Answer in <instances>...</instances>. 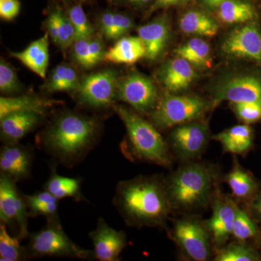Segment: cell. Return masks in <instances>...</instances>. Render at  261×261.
<instances>
[{
	"mask_svg": "<svg viewBox=\"0 0 261 261\" xmlns=\"http://www.w3.org/2000/svg\"><path fill=\"white\" fill-rule=\"evenodd\" d=\"M113 204L135 228H166L173 214L163 175L138 176L118 182Z\"/></svg>",
	"mask_w": 261,
	"mask_h": 261,
	"instance_id": "cell-1",
	"label": "cell"
},
{
	"mask_svg": "<svg viewBox=\"0 0 261 261\" xmlns=\"http://www.w3.org/2000/svg\"><path fill=\"white\" fill-rule=\"evenodd\" d=\"M223 173L219 165L194 161L181 163L165 177V185L172 213L200 215L211 207Z\"/></svg>",
	"mask_w": 261,
	"mask_h": 261,
	"instance_id": "cell-2",
	"label": "cell"
},
{
	"mask_svg": "<svg viewBox=\"0 0 261 261\" xmlns=\"http://www.w3.org/2000/svg\"><path fill=\"white\" fill-rule=\"evenodd\" d=\"M99 135V122L71 111L62 113L44 130L43 149L65 166H73L94 148Z\"/></svg>",
	"mask_w": 261,
	"mask_h": 261,
	"instance_id": "cell-3",
	"label": "cell"
},
{
	"mask_svg": "<svg viewBox=\"0 0 261 261\" xmlns=\"http://www.w3.org/2000/svg\"><path fill=\"white\" fill-rule=\"evenodd\" d=\"M113 108L126 127V139L121 145L125 157L165 168L172 167L174 158L158 128L128 108L122 106H113Z\"/></svg>",
	"mask_w": 261,
	"mask_h": 261,
	"instance_id": "cell-4",
	"label": "cell"
},
{
	"mask_svg": "<svg viewBox=\"0 0 261 261\" xmlns=\"http://www.w3.org/2000/svg\"><path fill=\"white\" fill-rule=\"evenodd\" d=\"M168 236L185 260L208 261L214 258L215 250L210 231L200 215H181L173 220Z\"/></svg>",
	"mask_w": 261,
	"mask_h": 261,
	"instance_id": "cell-5",
	"label": "cell"
},
{
	"mask_svg": "<svg viewBox=\"0 0 261 261\" xmlns=\"http://www.w3.org/2000/svg\"><path fill=\"white\" fill-rule=\"evenodd\" d=\"M211 101L196 95L165 94L149 113L151 123L159 129H168L197 120L213 109Z\"/></svg>",
	"mask_w": 261,
	"mask_h": 261,
	"instance_id": "cell-6",
	"label": "cell"
},
{
	"mask_svg": "<svg viewBox=\"0 0 261 261\" xmlns=\"http://www.w3.org/2000/svg\"><path fill=\"white\" fill-rule=\"evenodd\" d=\"M27 250L29 257H67L82 260L95 258L94 251L82 248L70 240L58 218L47 220L44 228L30 235Z\"/></svg>",
	"mask_w": 261,
	"mask_h": 261,
	"instance_id": "cell-7",
	"label": "cell"
},
{
	"mask_svg": "<svg viewBox=\"0 0 261 261\" xmlns=\"http://www.w3.org/2000/svg\"><path fill=\"white\" fill-rule=\"evenodd\" d=\"M211 137L207 122L200 119L173 127L166 141L173 158L184 163L198 161Z\"/></svg>",
	"mask_w": 261,
	"mask_h": 261,
	"instance_id": "cell-8",
	"label": "cell"
},
{
	"mask_svg": "<svg viewBox=\"0 0 261 261\" xmlns=\"http://www.w3.org/2000/svg\"><path fill=\"white\" fill-rule=\"evenodd\" d=\"M224 101L261 102V74L243 72L225 75L215 84L211 92L213 108Z\"/></svg>",
	"mask_w": 261,
	"mask_h": 261,
	"instance_id": "cell-9",
	"label": "cell"
},
{
	"mask_svg": "<svg viewBox=\"0 0 261 261\" xmlns=\"http://www.w3.org/2000/svg\"><path fill=\"white\" fill-rule=\"evenodd\" d=\"M116 99L126 103L138 112L149 113L157 106L160 97L152 80L135 72L118 82Z\"/></svg>",
	"mask_w": 261,
	"mask_h": 261,
	"instance_id": "cell-10",
	"label": "cell"
},
{
	"mask_svg": "<svg viewBox=\"0 0 261 261\" xmlns=\"http://www.w3.org/2000/svg\"><path fill=\"white\" fill-rule=\"evenodd\" d=\"M118 76L113 70H104L87 75L81 81L78 97L89 108L100 109L112 106L116 99Z\"/></svg>",
	"mask_w": 261,
	"mask_h": 261,
	"instance_id": "cell-11",
	"label": "cell"
},
{
	"mask_svg": "<svg viewBox=\"0 0 261 261\" xmlns=\"http://www.w3.org/2000/svg\"><path fill=\"white\" fill-rule=\"evenodd\" d=\"M239 203L220 188L216 192L211 208L212 214L205 223L211 235L215 252L229 242Z\"/></svg>",
	"mask_w": 261,
	"mask_h": 261,
	"instance_id": "cell-12",
	"label": "cell"
},
{
	"mask_svg": "<svg viewBox=\"0 0 261 261\" xmlns=\"http://www.w3.org/2000/svg\"><path fill=\"white\" fill-rule=\"evenodd\" d=\"M16 182L1 175L0 177V221L2 224L18 226V238L24 239L29 235V211L25 197L17 189Z\"/></svg>",
	"mask_w": 261,
	"mask_h": 261,
	"instance_id": "cell-13",
	"label": "cell"
},
{
	"mask_svg": "<svg viewBox=\"0 0 261 261\" xmlns=\"http://www.w3.org/2000/svg\"><path fill=\"white\" fill-rule=\"evenodd\" d=\"M221 50L231 58L247 60L261 64V30L254 21L244 23L228 34Z\"/></svg>",
	"mask_w": 261,
	"mask_h": 261,
	"instance_id": "cell-14",
	"label": "cell"
},
{
	"mask_svg": "<svg viewBox=\"0 0 261 261\" xmlns=\"http://www.w3.org/2000/svg\"><path fill=\"white\" fill-rule=\"evenodd\" d=\"M89 238L98 260H120V255L127 245L126 233L111 227L102 218L98 219L97 227L89 233Z\"/></svg>",
	"mask_w": 261,
	"mask_h": 261,
	"instance_id": "cell-15",
	"label": "cell"
},
{
	"mask_svg": "<svg viewBox=\"0 0 261 261\" xmlns=\"http://www.w3.org/2000/svg\"><path fill=\"white\" fill-rule=\"evenodd\" d=\"M32 155L30 149L18 143L5 144L0 152L1 175L15 182L25 179L31 174Z\"/></svg>",
	"mask_w": 261,
	"mask_h": 261,
	"instance_id": "cell-16",
	"label": "cell"
},
{
	"mask_svg": "<svg viewBox=\"0 0 261 261\" xmlns=\"http://www.w3.org/2000/svg\"><path fill=\"white\" fill-rule=\"evenodd\" d=\"M222 182L229 187L233 200L243 205L252 200L261 185L250 171L240 164L236 155L233 156L232 166L230 171L223 175Z\"/></svg>",
	"mask_w": 261,
	"mask_h": 261,
	"instance_id": "cell-17",
	"label": "cell"
},
{
	"mask_svg": "<svg viewBox=\"0 0 261 261\" xmlns=\"http://www.w3.org/2000/svg\"><path fill=\"white\" fill-rule=\"evenodd\" d=\"M137 32L145 44V58L149 61H156L166 49L171 35L167 15H160L149 23L139 27Z\"/></svg>",
	"mask_w": 261,
	"mask_h": 261,
	"instance_id": "cell-18",
	"label": "cell"
},
{
	"mask_svg": "<svg viewBox=\"0 0 261 261\" xmlns=\"http://www.w3.org/2000/svg\"><path fill=\"white\" fill-rule=\"evenodd\" d=\"M196 77L197 73L193 65L178 56L163 65L159 73L161 84L171 93L186 90L191 86Z\"/></svg>",
	"mask_w": 261,
	"mask_h": 261,
	"instance_id": "cell-19",
	"label": "cell"
},
{
	"mask_svg": "<svg viewBox=\"0 0 261 261\" xmlns=\"http://www.w3.org/2000/svg\"><path fill=\"white\" fill-rule=\"evenodd\" d=\"M211 140L221 144L224 153L243 156L253 148L255 135L250 125L243 123L212 136Z\"/></svg>",
	"mask_w": 261,
	"mask_h": 261,
	"instance_id": "cell-20",
	"label": "cell"
},
{
	"mask_svg": "<svg viewBox=\"0 0 261 261\" xmlns=\"http://www.w3.org/2000/svg\"><path fill=\"white\" fill-rule=\"evenodd\" d=\"M43 116L36 113H10L0 119L1 139L5 144L18 143L40 123Z\"/></svg>",
	"mask_w": 261,
	"mask_h": 261,
	"instance_id": "cell-21",
	"label": "cell"
},
{
	"mask_svg": "<svg viewBox=\"0 0 261 261\" xmlns=\"http://www.w3.org/2000/svg\"><path fill=\"white\" fill-rule=\"evenodd\" d=\"M49 37L48 33H46L23 50L12 53L11 56L41 78L45 79L49 60Z\"/></svg>",
	"mask_w": 261,
	"mask_h": 261,
	"instance_id": "cell-22",
	"label": "cell"
},
{
	"mask_svg": "<svg viewBox=\"0 0 261 261\" xmlns=\"http://www.w3.org/2000/svg\"><path fill=\"white\" fill-rule=\"evenodd\" d=\"M53 104H55L54 101L31 94L18 97H1L0 119L10 113L18 112L36 113L44 116Z\"/></svg>",
	"mask_w": 261,
	"mask_h": 261,
	"instance_id": "cell-23",
	"label": "cell"
},
{
	"mask_svg": "<svg viewBox=\"0 0 261 261\" xmlns=\"http://www.w3.org/2000/svg\"><path fill=\"white\" fill-rule=\"evenodd\" d=\"M145 44L140 37H122L106 51L104 60L113 63L133 64L145 58Z\"/></svg>",
	"mask_w": 261,
	"mask_h": 261,
	"instance_id": "cell-24",
	"label": "cell"
},
{
	"mask_svg": "<svg viewBox=\"0 0 261 261\" xmlns=\"http://www.w3.org/2000/svg\"><path fill=\"white\" fill-rule=\"evenodd\" d=\"M220 21L226 24L246 23L257 17L255 7L243 0H226L216 9Z\"/></svg>",
	"mask_w": 261,
	"mask_h": 261,
	"instance_id": "cell-25",
	"label": "cell"
},
{
	"mask_svg": "<svg viewBox=\"0 0 261 261\" xmlns=\"http://www.w3.org/2000/svg\"><path fill=\"white\" fill-rule=\"evenodd\" d=\"M179 27L185 34L207 37H215L219 31L216 20L198 10H190L182 15Z\"/></svg>",
	"mask_w": 261,
	"mask_h": 261,
	"instance_id": "cell-26",
	"label": "cell"
},
{
	"mask_svg": "<svg viewBox=\"0 0 261 261\" xmlns=\"http://www.w3.org/2000/svg\"><path fill=\"white\" fill-rule=\"evenodd\" d=\"M81 81L78 73L70 65L61 64L51 70L49 78L43 85L48 92H78Z\"/></svg>",
	"mask_w": 261,
	"mask_h": 261,
	"instance_id": "cell-27",
	"label": "cell"
},
{
	"mask_svg": "<svg viewBox=\"0 0 261 261\" xmlns=\"http://www.w3.org/2000/svg\"><path fill=\"white\" fill-rule=\"evenodd\" d=\"M260 238L261 231L258 225L248 211L239 204L233 222L231 239L236 241L253 243L260 250Z\"/></svg>",
	"mask_w": 261,
	"mask_h": 261,
	"instance_id": "cell-28",
	"label": "cell"
},
{
	"mask_svg": "<svg viewBox=\"0 0 261 261\" xmlns=\"http://www.w3.org/2000/svg\"><path fill=\"white\" fill-rule=\"evenodd\" d=\"M81 186L82 181L80 178L61 176L57 173L56 171L53 170L44 185V190L59 200L64 198H73L80 201L84 200Z\"/></svg>",
	"mask_w": 261,
	"mask_h": 261,
	"instance_id": "cell-29",
	"label": "cell"
},
{
	"mask_svg": "<svg viewBox=\"0 0 261 261\" xmlns=\"http://www.w3.org/2000/svg\"><path fill=\"white\" fill-rule=\"evenodd\" d=\"M214 261H261V250L253 243L233 240L215 252Z\"/></svg>",
	"mask_w": 261,
	"mask_h": 261,
	"instance_id": "cell-30",
	"label": "cell"
},
{
	"mask_svg": "<svg viewBox=\"0 0 261 261\" xmlns=\"http://www.w3.org/2000/svg\"><path fill=\"white\" fill-rule=\"evenodd\" d=\"M176 56L181 57L193 66L206 68L211 65L210 46L203 39L194 38L174 51Z\"/></svg>",
	"mask_w": 261,
	"mask_h": 261,
	"instance_id": "cell-31",
	"label": "cell"
},
{
	"mask_svg": "<svg viewBox=\"0 0 261 261\" xmlns=\"http://www.w3.org/2000/svg\"><path fill=\"white\" fill-rule=\"evenodd\" d=\"M29 217L44 216L47 220L58 218V201L45 190L32 195H24Z\"/></svg>",
	"mask_w": 261,
	"mask_h": 261,
	"instance_id": "cell-32",
	"label": "cell"
},
{
	"mask_svg": "<svg viewBox=\"0 0 261 261\" xmlns=\"http://www.w3.org/2000/svg\"><path fill=\"white\" fill-rule=\"evenodd\" d=\"M18 237L11 236L6 225L0 224V260L19 261L29 257L27 247L20 245Z\"/></svg>",
	"mask_w": 261,
	"mask_h": 261,
	"instance_id": "cell-33",
	"label": "cell"
},
{
	"mask_svg": "<svg viewBox=\"0 0 261 261\" xmlns=\"http://www.w3.org/2000/svg\"><path fill=\"white\" fill-rule=\"evenodd\" d=\"M66 14L69 17L74 27L76 39H88L92 37L94 34L93 27L89 21L81 3L72 5Z\"/></svg>",
	"mask_w": 261,
	"mask_h": 261,
	"instance_id": "cell-34",
	"label": "cell"
},
{
	"mask_svg": "<svg viewBox=\"0 0 261 261\" xmlns=\"http://www.w3.org/2000/svg\"><path fill=\"white\" fill-rule=\"evenodd\" d=\"M230 107L238 119L245 124L251 125L261 120V102L230 103Z\"/></svg>",
	"mask_w": 261,
	"mask_h": 261,
	"instance_id": "cell-35",
	"label": "cell"
},
{
	"mask_svg": "<svg viewBox=\"0 0 261 261\" xmlns=\"http://www.w3.org/2000/svg\"><path fill=\"white\" fill-rule=\"evenodd\" d=\"M56 13L59 30L58 45L63 49H67L71 46L76 39V33L71 20L66 13L59 8L56 10Z\"/></svg>",
	"mask_w": 261,
	"mask_h": 261,
	"instance_id": "cell-36",
	"label": "cell"
},
{
	"mask_svg": "<svg viewBox=\"0 0 261 261\" xmlns=\"http://www.w3.org/2000/svg\"><path fill=\"white\" fill-rule=\"evenodd\" d=\"M16 72L9 63L2 58L0 61V90L4 94H14L20 90Z\"/></svg>",
	"mask_w": 261,
	"mask_h": 261,
	"instance_id": "cell-37",
	"label": "cell"
},
{
	"mask_svg": "<svg viewBox=\"0 0 261 261\" xmlns=\"http://www.w3.org/2000/svg\"><path fill=\"white\" fill-rule=\"evenodd\" d=\"M89 39H78L73 42V56L75 61L84 68H91L95 66L91 57L89 47Z\"/></svg>",
	"mask_w": 261,
	"mask_h": 261,
	"instance_id": "cell-38",
	"label": "cell"
},
{
	"mask_svg": "<svg viewBox=\"0 0 261 261\" xmlns=\"http://www.w3.org/2000/svg\"><path fill=\"white\" fill-rule=\"evenodd\" d=\"M135 23L128 15L114 13L113 18V31L112 39H118L129 32Z\"/></svg>",
	"mask_w": 261,
	"mask_h": 261,
	"instance_id": "cell-39",
	"label": "cell"
},
{
	"mask_svg": "<svg viewBox=\"0 0 261 261\" xmlns=\"http://www.w3.org/2000/svg\"><path fill=\"white\" fill-rule=\"evenodd\" d=\"M20 10L19 0H3L0 2V17L3 20H12L16 18Z\"/></svg>",
	"mask_w": 261,
	"mask_h": 261,
	"instance_id": "cell-40",
	"label": "cell"
},
{
	"mask_svg": "<svg viewBox=\"0 0 261 261\" xmlns=\"http://www.w3.org/2000/svg\"><path fill=\"white\" fill-rule=\"evenodd\" d=\"M261 228V185L252 200L243 206Z\"/></svg>",
	"mask_w": 261,
	"mask_h": 261,
	"instance_id": "cell-41",
	"label": "cell"
},
{
	"mask_svg": "<svg viewBox=\"0 0 261 261\" xmlns=\"http://www.w3.org/2000/svg\"><path fill=\"white\" fill-rule=\"evenodd\" d=\"M114 12L107 11L102 13L99 19V28L105 37L112 39Z\"/></svg>",
	"mask_w": 261,
	"mask_h": 261,
	"instance_id": "cell-42",
	"label": "cell"
},
{
	"mask_svg": "<svg viewBox=\"0 0 261 261\" xmlns=\"http://www.w3.org/2000/svg\"><path fill=\"white\" fill-rule=\"evenodd\" d=\"M89 47L91 57L93 60L94 64L97 65L99 62L104 59L105 55H106L102 42L99 39L89 38Z\"/></svg>",
	"mask_w": 261,
	"mask_h": 261,
	"instance_id": "cell-43",
	"label": "cell"
},
{
	"mask_svg": "<svg viewBox=\"0 0 261 261\" xmlns=\"http://www.w3.org/2000/svg\"><path fill=\"white\" fill-rule=\"evenodd\" d=\"M46 27L48 34L51 38L53 42L58 44V39H59V30H58V20H57V15L56 10L51 12L49 15L47 20H46Z\"/></svg>",
	"mask_w": 261,
	"mask_h": 261,
	"instance_id": "cell-44",
	"label": "cell"
},
{
	"mask_svg": "<svg viewBox=\"0 0 261 261\" xmlns=\"http://www.w3.org/2000/svg\"><path fill=\"white\" fill-rule=\"evenodd\" d=\"M181 2V0H154L151 8V11L168 8L172 5L178 4Z\"/></svg>",
	"mask_w": 261,
	"mask_h": 261,
	"instance_id": "cell-45",
	"label": "cell"
},
{
	"mask_svg": "<svg viewBox=\"0 0 261 261\" xmlns=\"http://www.w3.org/2000/svg\"><path fill=\"white\" fill-rule=\"evenodd\" d=\"M117 1L126 3L136 8H142L149 4L152 0H117Z\"/></svg>",
	"mask_w": 261,
	"mask_h": 261,
	"instance_id": "cell-46",
	"label": "cell"
},
{
	"mask_svg": "<svg viewBox=\"0 0 261 261\" xmlns=\"http://www.w3.org/2000/svg\"><path fill=\"white\" fill-rule=\"evenodd\" d=\"M202 4L208 10H216L223 3L222 0H201Z\"/></svg>",
	"mask_w": 261,
	"mask_h": 261,
	"instance_id": "cell-47",
	"label": "cell"
},
{
	"mask_svg": "<svg viewBox=\"0 0 261 261\" xmlns=\"http://www.w3.org/2000/svg\"><path fill=\"white\" fill-rule=\"evenodd\" d=\"M192 0H181V4H186V3H190Z\"/></svg>",
	"mask_w": 261,
	"mask_h": 261,
	"instance_id": "cell-48",
	"label": "cell"
},
{
	"mask_svg": "<svg viewBox=\"0 0 261 261\" xmlns=\"http://www.w3.org/2000/svg\"><path fill=\"white\" fill-rule=\"evenodd\" d=\"M60 1L63 2V3H68L72 1H75V0H60Z\"/></svg>",
	"mask_w": 261,
	"mask_h": 261,
	"instance_id": "cell-49",
	"label": "cell"
},
{
	"mask_svg": "<svg viewBox=\"0 0 261 261\" xmlns=\"http://www.w3.org/2000/svg\"><path fill=\"white\" fill-rule=\"evenodd\" d=\"M260 231H261V228H260ZM260 250H261V238H260Z\"/></svg>",
	"mask_w": 261,
	"mask_h": 261,
	"instance_id": "cell-50",
	"label": "cell"
},
{
	"mask_svg": "<svg viewBox=\"0 0 261 261\" xmlns=\"http://www.w3.org/2000/svg\"><path fill=\"white\" fill-rule=\"evenodd\" d=\"M224 1H226V0H222V2H224Z\"/></svg>",
	"mask_w": 261,
	"mask_h": 261,
	"instance_id": "cell-51",
	"label": "cell"
},
{
	"mask_svg": "<svg viewBox=\"0 0 261 261\" xmlns=\"http://www.w3.org/2000/svg\"><path fill=\"white\" fill-rule=\"evenodd\" d=\"M1 1H3V0H0V2H1Z\"/></svg>",
	"mask_w": 261,
	"mask_h": 261,
	"instance_id": "cell-52",
	"label": "cell"
}]
</instances>
